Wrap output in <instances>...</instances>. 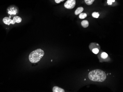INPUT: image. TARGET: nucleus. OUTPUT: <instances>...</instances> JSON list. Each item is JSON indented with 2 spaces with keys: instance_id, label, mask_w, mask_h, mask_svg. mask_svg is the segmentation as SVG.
I'll return each mask as SVG.
<instances>
[{
  "instance_id": "1",
  "label": "nucleus",
  "mask_w": 123,
  "mask_h": 92,
  "mask_svg": "<svg viewBox=\"0 0 123 92\" xmlns=\"http://www.w3.org/2000/svg\"><path fill=\"white\" fill-rule=\"evenodd\" d=\"M89 78L93 82H102L106 80L107 75L104 71L100 69L92 70L89 74Z\"/></svg>"
},
{
  "instance_id": "2",
  "label": "nucleus",
  "mask_w": 123,
  "mask_h": 92,
  "mask_svg": "<svg viewBox=\"0 0 123 92\" xmlns=\"http://www.w3.org/2000/svg\"><path fill=\"white\" fill-rule=\"evenodd\" d=\"M44 55L43 50L41 49H37L33 51L30 54L29 60L31 63H37L43 58Z\"/></svg>"
},
{
  "instance_id": "3",
  "label": "nucleus",
  "mask_w": 123,
  "mask_h": 92,
  "mask_svg": "<svg viewBox=\"0 0 123 92\" xmlns=\"http://www.w3.org/2000/svg\"><path fill=\"white\" fill-rule=\"evenodd\" d=\"M76 3V0H68L64 3V7L67 9H73L75 7Z\"/></svg>"
},
{
  "instance_id": "4",
  "label": "nucleus",
  "mask_w": 123,
  "mask_h": 92,
  "mask_svg": "<svg viewBox=\"0 0 123 92\" xmlns=\"http://www.w3.org/2000/svg\"><path fill=\"white\" fill-rule=\"evenodd\" d=\"M22 21V19L20 17L15 16L13 18V19L11 21V24H14L15 23H19Z\"/></svg>"
},
{
  "instance_id": "5",
  "label": "nucleus",
  "mask_w": 123,
  "mask_h": 92,
  "mask_svg": "<svg viewBox=\"0 0 123 92\" xmlns=\"http://www.w3.org/2000/svg\"><path fill=\"white\" fill-rule=\"evenodd\" d=\"M12 19L10 17H5L3 19V23L6 25H9L11 24Z\"/></svg>"
},
{
  "instance_id": "6",
  "label": "nucleus",
  "mask_w": 123,
  "mask_h": 92,
  "mask_svg": "<svg viewBox=\"0 0 123 92\" xmlns=\"http://www.w3.org/2000/svg\"><path fill=\"white\" fill-rule=\"evenodd\" d=\"M53 92H64L65 91L62 88H60L58 86H55L52 88Z\"/></svg>"
},
{
  "instance_id": "7",
  "label": "nucleus",
  "mask_w": 123,
  "mask_h": 92,
  "mask_svg": "<svg viewBox=\"0 0 123 92\" xmlns=\"http://www.w3.org/2000/svg\"><path fill=\"white\" fill-rule=\"evenodd\" d=\"M84 10V8L82 7H78V8L75 11V14L76 15H78L82 13Z\"/></svg>"
},
{
  "instance_id": "8",
  "label": "nucleus",
  "mask_w": 123,
  "mask_h": 92,
  "mask_svg": "<svg viewBox=\"0 0 123 92\" xmlns=\"http://www.w3.org/2000/svg\"><path fill=\"white\" fill-rule=\"evenodd\" d=\"M81 25L83 27L86 28L89 25V23L87 20H83L81 23Z\"/></svg>"
},
{
  "instance_id": "9",
  "label": "nucleus",
  "mask_w": 123,
  "mask_h": 92,
  "mask_svg": "<svg viewBox=\"0 0 123 92\" xmlns=\"http://www.w3.org/2000/svg\"><path fill=\"white\" fill-rule=\"evenodd\" d=\"M87 16V14L86 13H81L80 14H79V18L81 19L85 18Z\"/></svg>"
},
{
  "instance_id": "10",
  "label": "nucleus",
  "mask_w": 123,
  "mask_h": 92,
  "mask_svg": "<svg viewBox=\"0 0 123 92\" xmlns=\"http://www.w3.org/2000/svg\"><path fill=\"white\" fill-rule=\"evenodd\" d=\"M95 0H84L85 2L87 5H90L93 3Z\"/></svg>"
},
{
  "instance_id": "11",
  "label": "nucleus",
  "mask_w": 123,
  "mask_h": 92,
  "mask_svg": "<svg viewBox=\"0 0 123 92\" xmlns=\"http://www.w3.org/2000/svg\"><path fill=\"white\" fill-rule=\"evenodd\" d=\"M92 16L95 18H98L99 16V14L98 13L94 12L92 14Z\"/></svg>"
},
{
  "instance_id": "12",
  "label": "nucleus",
  "mask_w": 123,
  "mask_h": 92,
  "mask_svg": "<svg viewBox=\"0 0 123 92\" xmlns=\"http://www.w3.org/2000/svg\"><path fill=\"white\" fill-rule=\"evenodd\" d=\"M108 56V55L105 52H103V53H101V57L103 58V59H105V58H107Z\"/></svg>"
},
{
  "instance_id": "13",
  "label": "nucleus",
  "mask_w": 123,
  "mask_h": 92,
  "mask_svg": "<svg viewBox=\"0 0 123 92\" xmlns=\"http://www.w3.org/2000/svg\"><path fill=\"white\" fill-rule=\"evenodd\" d=\"M92 52L95 54H97L99 53V50L97 48H94V49L92 50Z\"/></svg>"
},
{
  "instance_id": "14",
  "label": "nucleus",
  "mask_w": 123,
  "mask_h": 92,
  "mask_svg": "<svg viewBox=\"0 0 123 92\" xmlns=\"http://www.w3.org/2000/svg\"><path fill=\"white\" fill-rule=\"evenodd\" d=\"M115 2V0H108L107 3L108 5H111L113 2Z\"/></svg>"
},
{
  "instance_id": "15",
  "label": "nucleus",
  "mask_w": 123,
  "mask_h": 92,
  "mask_svg": "<svg viewBox=\"0 0 123 92\" xmlns=\"http://www.w3.org/2000/svg\"><path fill=\"white\" fill-rule=\"evenodd\" d=\"M65 0H55V2L57 3H60L61 2H63Z\"/></svg>"
}]
</instances>
